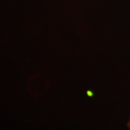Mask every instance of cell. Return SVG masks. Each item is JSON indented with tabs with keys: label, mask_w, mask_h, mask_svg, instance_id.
Listing matches in <instances>:
<instances>
[{
	"label": "cell",
	"mask_w": 130,
	"mask_h": 130,
	"mask_svg": "<svg viewBox=\"0 0 130 130\" xmlns=\"http://www.w3.org/2000/svg\"><path fill=\"white\" fill-rule=\"evenodd\" d=\"M127 126H128L129 129H130V118L129 119V121H128V122H127Z\"/></svg>",
	"instance_id": "cell-1"
}]
</instances>
